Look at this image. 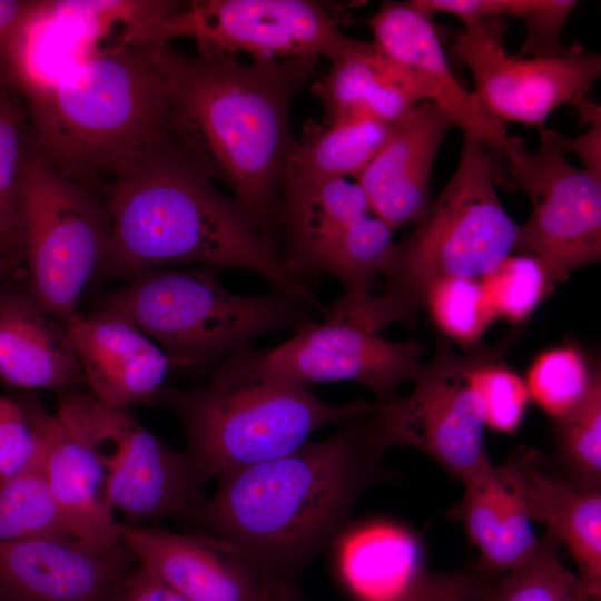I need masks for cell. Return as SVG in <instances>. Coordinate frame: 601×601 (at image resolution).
<instances>
[{"instance_id":"cell-1","label":"cell","mask_w":601,"mask_h":601,"mask_svg":"<svg viewBox=\"0 0 601 601\" xmlns=\"http://www.w3.org/2000/svg\"><path fill=\"white\" fill-rule=\"evenodd\" d=\"M339 426L322 441L220 475L196 518L265 583L292 584L336 540L365 491L384 480L392 443L378 405Z\"/></svg>"},{"instance_id":"cell-2","label":"cell","mask_w":601,"mask_h":601,"mask_svg":"<svg viewBox=\"0 0 601 601\" xmlns=\"http://www.w3.org/2000/svg\"><path fill=\"white\" fill-rule=\"evenodd\" d=\"M168 96L170 137L277 245L283 169L294 138L292 100L316 75L319 57L245 65L236 56H190L150 46Z\"/></svg>"},{"instance_id":"cell-3","label":"cell","mask_w":601,"mask_h":601,"mask_svg":"<svg viewBox=\"0 0 601 601\" xmlns=\"http://www.w3.org/2000/svg\"><path fill=\"white\" fill-rule=\"evenodd\" d=\"M102 198L111 237L98 278L128 280L175 265L239 268L326 314L254 217L221 193L169 132L111 180Z\"/></svg>"},{"instance_id":"cell-4","label":"cell","mask_w":601,"mask_h":601,"mask_svg":"<svg viewBox=\"0 0 601 601\" xmlns=\"http://www.w3.org/2000/svg\"><path fill=\"white\" fill-rule=\"evenodd\" d=\"M11 86L43 157L100 196L169 132L167 90L150 46L116 43L57 75Z\"/></svg>"},{"instance_id":"cell-5","label":"cell","mask_w":601,"mask_h":601,"mask_svg":"<svg viewBox=\"0 0 601 601\" xmlns=\"http://www.w3.org/2000/svg\"><path fill=\"white\" fill-rule=\"evenodd\" d=\"M493 152L463 137L452 177L411 234L398 243L383 293L364 302V313L377 331L394 322L415 321L435 280L480 279L513 252L519 225L496 194L501 170Z\"/></svg>"},{"instance_id":"cell-6","label":"cell","mask_w":601,"mask_h":601,"mask_svg":"<svg viewBox=\"0 0 601 601\" xmlns=\"http://www.w3.org/2000/svg\"><path fill=\"white\" fill-rule=\"evenodd\" d=\"M220 270L158 268L140 273L108 295L99 311L141 331L171 365L214 367L280 329L295 332L314 321L306 302L273 290L240 295L219 280Z\"/></svg>"},{"instance_id":"cell-7","label":"cell","mask_w":601,"mask_h":601,"mask_svg":"<svg viewBox=\"0 0 601 601\" xmlns=\"http://www.w3.org/2000/svg\"><path fill=\"white\" fill-rule=\"evenodd\" d=\"M170 410L199 479H210L288 454L315 431L374 410L362 400L333 404L306 386L233 377L213 370L201 388H159L148 401Z\"/></svg>"},{"instance_id":"cell-8","label":"cell","mask_w":601,"mask_h":601,"mask_svg":"<svg viewBox=\"0 0 601 601\" xmlns=\"http://www.w3.org/2000/svg\"><path fill=\"white\" fill-rule=\"evenodd\" d=\"M19 220L28 294L66 326L106 258L111 220L102 196L56 169L31 130L19 179Z\"/></svg>"},{"instance_id":"cell-9","label":"cell","mask_w":601,"mask_h":601,"mask_svg":"<svg viewBox=\"0 0 601 601\" xmlns=\"http://www.w3.org/2000/svg\"><path fill=\"white\" fill-rule=\"evenodd\" d=\"M276 236L279 258L292 274L302 279L332 275L347 300L372 295L377 276L388 275L398 252L394 231L348 178L282 184Z\"/></svg>"},{"instance_id":"cell-10","label":"cell","mask_w":601,"mask_h":601,"mask_svg":"<svg viewBox=\"0 0 601 601\" xmlns=\"http://www.w3.org/2000/svg\"><path fill=\"white\" fill-rule=\"evenodd\" d=\"M425 346L416 339L393 342L355 322L326 316L297 329L272 349L247 347L214 370L233 377L262 378L306 386L356 382L375 395V404L398 397L397 390L415 382Z\"/></svg>"},{"instance_id":"cell-11","label":"cell","mask_w":601,"mask_h":601,"mask_svg":"<svg viewBox=\"0 0 601 601\" xmlns=\"http://www.w3.org/2000/svg\"><path fill=\"white\" fill-rule=\"evenodd\" d=\"M532 151L520 137H508L509 184L531 201L528 221L519 226L513 252L536 258L551 283L601 257V177L570 164L548 129L540 128Z\"/></svg>"},{"instance_id":"cell-12","label":"cell","mask_w":601,"mask_h":601,"mask_svg":"<svg viewBox=\"0 0 601 601\" xmlns=\"http://www.w3.org/2000/svg\"><path fill=\"white\" fill-rule=\"evenodd\" d=\"M175 38L195 40L198 52H245L254 61L339 56L353 38L343 33L324 4L311 0H196L154 22L147 46Z\"/></svg>"},{"instance_id":"cell-13","label":"cell","mask_w":601,"mask_h":601,"mask_svg":"<svg viewBox=\"0 0 601 601\" xmlns=\"http://www.w3.org/2000/svg\"><path fill=\"white\" fill-rule=\"evenodd\" d=\"M504 19H487L454 36V53L471 71L474 93L496 119L543 127L561 105L575 108L601 76V57L579 43L562 56L524 58L504 48Z\"/></svg>"},{"instance_id":"cell-14","label":"cell","mask_w":601,"mask_h":601,"mask_svg":"<svg viewBox=\"0 0 601 601\" xmlns=\"http://www.w3.org/2000/svg\"><path fill=\"white\" fill-rule=\"evenodd\" d=\"M473 351L455 353L445 336L407 397L378 404L393 446L417 449L464 482L491 464L484 416L472 377Z\"/></svg>"},{"instance_id":"cell-15","label":"cell","mask_w":601,"mask_h":601,"mask_svg":"<svg viewBox=\"0 0 601 601\" xmlns=\"http://www.w3.org/2000/svg\"><path fill=\"white\" fill-rule=\"evenodd\" d=\"M43 449L47 479L70 534L97 543L121 541L105 497L104 436L91 394L68 393L56 415L24 403Z\"/></svg>"},{"instance_id":"cell-16","label":"cell","mask_w":601,"mask_h":601,"mask_svg":"<svg viewBox=\"0 0 601 601\" xmlns=\"http://www.w3.org/2000/svg\"><path fill=\"white\" fill-rule=\"evenodd\" d=\"M105 497L131 521L196 520L206 497L186 453L175 452L128 411L104 404Z\"/></svg>"},{"instance_id":"cell-17","label":"cell","mask_w":601,"mask_h":601,"mask_svg":"<svg viewBox=\"0 0 601 601\" xmlns=\"http://www.w3.org/2000/svg\"><path fill=\"white\" fill-rule=\"evenodd\" d=\"M137 563L122 541L66 536L0 542V601H117Z\"/></svg>"},{"instance_id":"cell-18","label":"cell","mask_w":601,"mask_h":601,"mask_svg":"<svg viewBox=\"0 0 601 601\" xmlns=\"http://www.w3.org/2000/svg\"><path fill=\"white\" fill-rule=\"evenodd\" d=\"M496 473L525 515L570 551L588 601H601V491L580 487L550 455L526 445L512 451Z\"/></svg>"},{"instance_id":"cell-19","label":"cell","mask_w":601,"mask_h":601,"mask_svg":"<svg viewBox=\"0 0 601 601\" xmlns=\"http://www.w3.org/2000/svg\"><path fill=\"white\" fill-rule=\"evenodd\" d=\"M368 23L373 42L420 78L428 89L431 100L462 130L463 137L502 154L509 137L508 125L493 117L476 95L455 78L432 19L408 2L385 1Z\"/></svg>"},{"instance_id":"cell-20","label":"cell","mask_w":601,"mask_h":601,"mask_svg":"<svg viewBox=\"0 0 601 601\" xmlns=\"http://www.w3.org/2000/svg\"><path fill=\"white\" fill-rule=\"evenodd\" d=\"M122 543L188 601H257L265 582L238 551L209 534L120 524Z\"/></svg>"},{"instance_id":"cell-21","label":"cell","mask_w":601,"mask_h":601,"mask_svg":"<svg viewBox=\"0 0 601 601\" xmlns=\"http://www.w3.org/2000/svg\"><path fill=\"white\" fill-rule=\"evenodd\" d=\"M454 125L432 100L417 104L354 179L372 213L394 233L415 225L431 204V175L439 148Z\"/></svg>"},{"instance_id":"cell-22","label":"cell","mask_w":601,"mask_h":601,"mask_svg":"<svg viewBox=\"0 0 601 601\" xmlns=\"http://www.w3.org/2000/svg\"><path fill=\"white\" fill-rule=\"evenodd\" d=\"M66 328L91 394L109 406L148 402L171 366L154 341L116 315L78 313Z\"/></svg>"},{"instance_id":"cell-23","label":"cell","mask_w":601,"mask_h":601,"mask_svg":"<svg viewBox=\"0 0 601 601\" xmlns=\"http://www.w3.org/2000/svg\"><path fill=\"white\" fill-rule=\"evenodd\" d=\"M331 63L328 71L311 86L322 104L324 124L367 115L395 125L417 104L431 100L420 78L387 57L374 42L353 39Z\"/></svg>"},{"instance_id":"cell-24","label":"cell","mask_w":601,"mask_h":601,"mask_svg":"<svg viewBox=\"0 0 601 601\" xmlns=\"http://www.w3.org/2000/svg\"><path fill=\"white\" fill-rule=\"evenodd\" d=\"M0 377L28 390H67L83 377L66 326L26 294L0 293Z\"/></svg>"},{"instance_id":"cell-25","label":"cell","mask_w":601,"mask_h":601,"mask_svg":"<svg viewBox=\"0 0 601 601\" xmlns=\"http://www.w3.org/2000/svg\"><path fill=\"white\" fill-rule=\"evenodd\" d=\"M463 497L453 516L460 519L471 544L479 552L474 565L489 575H500L526 562L540 538L531 520L500 481L492 463L462 482Z\"/></svg>"},{"instance_id":"cell-26","label":"cell","mask_w":601,"mask_h":601,"mask_svg":"<svg viewBox=\"0 0 601 601\" xmlns=\"http://www.w3.org/2000/svg\"><path fill=\"white\" fill-rule=\"evenodd\" d=\"M391 129L367 115L333 124L306 119L287 154L280 185L355 179L385 145Z\"/></svg>"},{"instance_id":"cell-27","label":"cell","mask_w":601,"mask_h":601,"mask_svg":"<svg viewBox=\"0 0 601 601\" xmlns=\"http://www.w3.org/2000/svg\"><path fill=\"white\" fill-rule=\"evenodd\" d=\"M341 568L346 582L364 601L385 599L421 570L418 545L397 526H366L344 540Z\"/></svg>"},{"instance_id":"cell-28","label":"cell","mask_w":601,"mask_h":601,"mask_svg":"<svg viewBox=\"0 0 601 601\" xmlns=\"http://www.w3.org/2000/svg\"><path fill=\"white\" fill-rule=\"evenodd\" d=\"M35 436L26 464L0 479V542L72 536L47 479L42 445Z\"/></svg>"},{"instance_id":"cell-29","label":"cell","mask_w":601,"mask_h":601,"mask_svg":"<svg viewBox=\"0 0 601 601\" xmlns=\"http://www.w3.org/2000/svg\"><path fill=\"white\" fill-rule=\"evenodd\" d=\"M30 136L27 110L19 91L0 86V264L23 260L19 220V179Z\"/></svg>"},{"instance_id":"cell-30","label":"cell","mask_w":601,"mask_h":601,"mask_svg":"<svg viewBox=\"0 0 601 601\" xmlns=\"http://www.w3.org/2000/svg\"><path fill=\"white\" fill-rule=\"evenodd\" d=\"M552 422V462L580 487L601 491V377L574 408Z\"/></svg>"},{"instance_id":"cell-31","label":"cell","mask_w":601,"mask_h":601,"mask_svg":"<svg viewBox=\"0 0 601 601\" xmlns=\"http://www.w3.org/2000/svg\"><path fill=\"white\" fill-rule=\"evenodd\" d=\"M601 377L585 353L562 344L540 353L530 365L525 383L533 400L553 421L574 408Z\"/></svg>"},{"instance_id":"cell-32","label":"cell","mask_w":601,"mask_h":601,"mask_svg":"<svg viewBox=\"0 0 601 601\" xmlns=\"http://www.w3.org/2000/svg\"><path fill=\"white\" fill-rule=\"evenodd\" d=\"M559 544L546 531L526 562L493 579L483 601H588L578 575L561 561Z\"/></svg>"},{"instance_id":"cell-33","label":"cell","mask_w":601,"mask_h":601,"mask_svg":"<svg viewBox=\"0 0 601 601\" xmlns=\"http://www.w3.org/2000/svg\"><path fill=\"white\" fill-rule=\"evenodd\" d=\"M424 307L442 334L469 352L480 347L482 335L497 318L477 278L435 280L425 293Z\"/></svg>"},{"instance_id":"cell-34","label":"cell","mask_w":601,"mask_h":601,"mask_svg":"<svg viewBox=\"0 0 601 601\" xmlns=\"http://www.w3.org/2000/svg\"><path fill=\"white\" fill-rule=\"evenodd\" d=\"M515 335L496 346L473 349L472 377L481 400L484 426L508 434L519 428L531 400L525 380L504 362V353Z\"/></svg>"},{"instance_id":"cell-35","label":"cell","mask_w":601,"mask_h":601,"mask_svg":"<svg viewBox=\"0 0 601 601\" xmlns=\"http://www.w3.org/2000/svg\"><path fill=\"white\" fill-rule=\"evenodd\" d=\"M480 283L496 317L513 325L524 322L554 288L543 265L522 254L509 255Z\"/></svg>"},{"instance_id":"cell-36","label":"cell","mask_w":601,"mask_h":601,"mask_svg":"<svg viewBox=\"0 0 601 601\" xmlns=\"http://www.w3.org/2000/svg\"><path fill=\"white\" fill-rule=\"evenodd\" d=\"M187 2L145 1H48L47 14L80 28L89 40L105 37L117 24L121 32L181 10ZM120 32V33H121Z\"/></svg>"},{"instance_id":"cell-37","label":"cell","mask_w":601,"mask_h":601,"mask_svg":"<svg viewBox=\"0 0 601 601\" xmlns=\"http://www.w3.org/2000/svg\"><path fill=\"white\" fill-rule=\"evenodd\" d=\"M575 0H494L496 19H520L526 29L520 57L562 56L572 49L561 42V32L573 9Z\"/></svg>"},{"instance_id":"cell-38","label":"cell","mask_w":601,"mask_h":601,"mask_svg":"<svg viewBox=\"0 0 601 601\" xmlns=\"http://www.w3.org/2000/svg\"><path fill=\"white\" fill-rule=\"evenodd\" d=\"M495 577L475 566L440 572L421 569L397 593L370 601H483Z\"/></svg>"},{"instance_id":"cell-39","label":"cell","mask_w":601,"mask_h":601,"mask_svg":"<svg viewBox=\"0 0 601 601\" xmlns=\"http://www.w3.org/2000/svg\"><path fill=\"white\" fill-rule=\"evenodd\" d=\"M35 445L36 436L26 405L0 395V479L20 470Z\"/></svg>"},{"instance_id":"cell-40","label":"cell","mask_w":601,"mask_h":601,"mask_svg":"<svg viewBox=\"0 0 601 601\" xmlns=\"http://www.w3.org/2000/svg\"><path fill=\"white\" fill-rule=\"evenodd\" d=\"M587 124L590 129L578 138H569L553 129H548V132L562 154H575L585 170L601 177V114L592 117Z\"/></svg>"},{"instance_id":"cell-41","label":"cell","mask_w":601,"mask_h":601,"mask_svg":"<svg viewBox=\"0 0 601 601\" xmlns=\"http://www.w3.org/2000/svg\"><path fill=\"white\" fill-rule=\"evenodd\" d=\"M117 601H188L144 565L137 563L126 579Z\"/></svg>"},{"instance_id":"cell-42","label":"cell","mask_w":601,"mask_h":601,"mask_svg":"<svg viewBox=\"0 0 601 601\" xmlns=\"http://www.w3.org/2000/svg\"><path fill=\"white\" fill-rule=\"evenodd\" d=\"M42 4L43 1L37 0H0V59L18 31Z\"/></svg>"},{"instance_id":"cell-43","label":"cell","mask_w":601,"mask_h":601,"mask_svg":"<svg viewBox=\"0 0 601 601\" xmlns=\"http://www.w3.org/2000/svg\"><path fill=\"white\" fill-rule=\"evenodd\" d=\"M257 601H303L288 583H265L264 590Z\"/></svg>"},{"instance_id":"cell-44","label":"cell","mask_w":601,"mask_h":601,"mask_svg":"<svg viewBox=\"0 0 601 601\" xmlns=\"http://www.w3.org/2000/svg\"><path fill=\"white\" fill-rule=\"evenodd\" d=\"M2 85H9L8 83V80H7V73H6V69L2 65V62L0 61V86Z\"/></svg>"},{"instance_id":"cell-45","label":"cell","mask_w":601,"mask_h":601,"mask_svg":"<svg viewBox=\"0 0 601 601\" xmlns=\"http://www.w3.org/2000/svg\"><path fill=\"white\" fill-rule=\"evenodd\" d=\"M2 269H3V267H2V265L0 264V270H2Z\"/></svg>"}]
</instances>
